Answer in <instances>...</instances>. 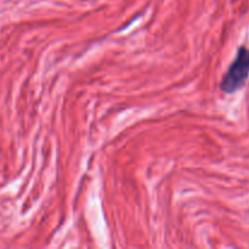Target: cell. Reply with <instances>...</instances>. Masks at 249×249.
I'll use <instances>...</instances> for the list:
<instances>
[{
  "mask_svg": "<svg viewBox=\"0 0 249 249\" xmlns=\"http://www.w3.org/2000/svg\"><path fill=\"white\" fill-rule=\"evenodd\" d=\"M249 77V49L241 46L235 60L221 79L220 89L225 94H233L246 84Z\"/></svg>",
  "mask_w": 249,
  "mask_h": 249,
  "instance_id": "6da1fadb",
  "label": "cell"
}]
</instances>
